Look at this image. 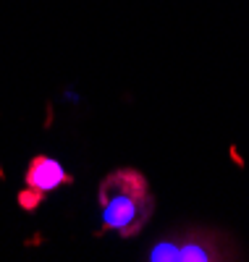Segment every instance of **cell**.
<instances>
[{
  "mask_svg": "<svg viewBox=\"0 0 249 262\" xmlns=\"http://www.w3.org/2000/svg\"><path fill=\"white\" fill-rule=\"evenodd\" d=\"M69 181H71L69 173H66V168L58 160L39 155V158H34L29 163V170H27V191L24 194H32V196H37V200H42L48 191H53V189H58L63 184H69Z\"/></svg>",
  "mask_w": 249,
  "mask_h": 262,
  "instance_id": "cell-3",
  "label": "cell"
},
{
  "mask_svg": "<svg viewBox=\"0 0 249 262\" xmlns=\"http://www.w3.org/2000/svg\"><path fill=\"white\" fill-rule=\"evenodd\" d=\"M100 215L105 231L134 236L152 215V194L139 170H113L100 184Z\"/></svg>",
  "mask_w": 249,
  "mask_h": 262,
  "instance_id": "cell-1",
  "label": "cell"
},
{
  "mask_svg": "<svg viewBox=\"0 0 249 262\" xmlns=\"http://www.w3.org/2000/svg\"><path fill=\"white\" fill-rule=\"evenodd\" d=\"M223 249L213 244L208 233H192V238H181V242H160L150 252V259H189V262H205V259H223Z\"/></svg>",
  "mask_w": 249,
  "mask_h": 262,
  "instance_id": "cell-2",
  "label": "cell"
}]
</instances>
